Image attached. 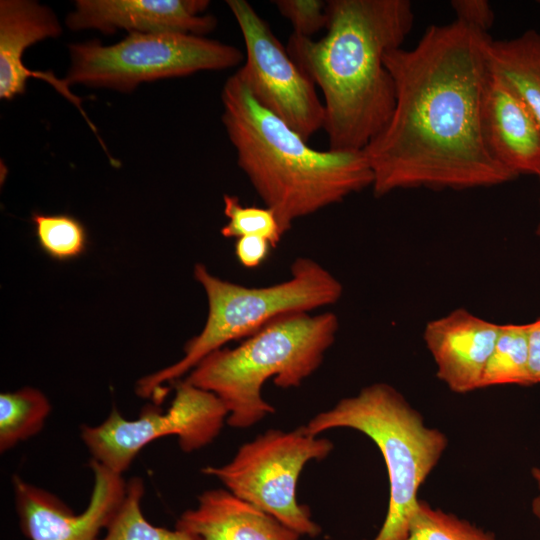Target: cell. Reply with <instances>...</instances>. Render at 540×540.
I'll return each mask as SVG.
<instances>
[{
	"label": "cell",
	"mask_w": 540,
	"mask_h": 540,
	"mask_svg": "<svg viewBox=\"0 0 540 540\" xmlns=\"http://www.w3.org/2000/svg\"><path fill=\"white\" fill-rule=\"evenodd\" d=\"M490 39L455 20L429 26L413 49L385 53L395 107L363 150L375 196L419 187H488L517 177L490 155L482 134Z\"/></svg>",
	"instance_id": "1"
},
{
	"label": "cell",
	"mask_w": 540,
	"mask_h": 540,
	"mask_svg": "<svg viewBox=\"0 0 540 540\" xmlns=\"http://www.w3.org/2000/svg\"><path fill=\"white\" fill-rule=\"evenodd\" d=\"M326 2V35L315 41L292 33L286 48L322 92L328 149L363 151L393 113L384 55L401 47L414 13L408 0Z\"/></svg>",
	"instance_id": "2"
},
{
	"label": "cell",
	"mask_w": 540,
	"mask_h": 540,
	"mask_svg": "<svg viewBox=\"0 0 540 540\" xmlns=\"http://www.w3.org/2000/svg\"><path fill=\"white\" fill-rule=\"evenodd\" d=\"M222 122L237 164L277 217L283 235L294 221L372 186L364 151H320L262 107L234 73L225 82Z\"/></svg>",
	"instance_id": "3"
},
{
	"label": "cell",
	"mask_w": 540,
	"mask_h": 540,
	"mask_svg": "<svg viewBox=\"0 0 540 540\" xmlns=\"http://www.w3.org/2000/svg\"><path fill=\"white\" fill-rule=\"evenodd\" d=\"M339 328L332 312L282 316L235 348H220L203 358L185 379L214 393L228 410L227 423L249 428L274 413L264 400V383L298 387L321 365Z\"/></svg>",
	"instance_id": "4"
},
{
	"label": "cell",
	"mask_w": 540,
	"mask_h": 540,
	"mask_svg": "<svg viewBox=\"0 0 540 540\" xmlns=\"http://www.w3.org/2000/svg\"><path fill=\"white\" fill-rule=\"evenodd\" d=\"M305 427L315 436L334 428H350L376 444L387 469L389 502L373 540H408L419 488L446 450V435L427 426L421 413L398 390L381 382L339 400L312 417Z\"/></svg>",
	"instance_id": "5"
},
{
	"label": "cell",
	"mask_w": 540,
	"mask_h": 540,
	"mask_svg": "<svg viewBox=\"0 0 540 540\" xmlns=\"http://www.w3.org/2000/svg\"><path fill=\"white\" fill-rule=\"evenodd\" d=\"M194 276L207 295V320L202 331L186 343L179 361L138 381L136 393L156 404L167 393L164 384L176 382L226 343L245 339L282 316L330 306L343 293L340 281L308 257L297 258L290 277L270 286L247 287L225 281L200 263L194 268Z\"/></svg>",
	"instance_id": "6"
},
{
	"label": "cell",
	"mask_w": 540,
	"mask_h": 540,
	"mask_svg": "<svg viewBox=\"0 0 540 540\" xmlns=\"http://www.w3.org/2000/svg\"><path fill=\"white\" fill-rule=\"evenodd\" d=\"M71 84L130 92L138 84L239 65L237 47L186 33H129L113 45L93 40L69 45Z\"/></svg>",
	"instance_id": "7"
},
{
	"label": "cell",
	"mask_w": 540,
	"mask_h": 540,
	"mask_svg": "<svg viewBox=\"0 0 540 540\" xmlns=\"http://www.w3.org/2000/svg\"><path fill=\"white\" fill-rule=\"evenodd\" d=\"M332 450L329 439L310 434L305 425L290 431L270 429L241 445L228 463L202 472L301 536L316 537L321 528L310 509L298 503L296 487L304 466Z\"/></svg>",
	"instance_id": "8"
},
{
	"label": "cell",
	"mask_w": 540,
	"mask_h": 540,
	"mask_svg": "<svg viewBox=\"0 0 540 540\" xmlns=\"http://www.w3.org/2000/svg\"><path fill=\"white\" fill-rule=\"evenodd\" d=\"M227 418V408L214 393L184 380L176 382L175 396L165 412L147 406L137 419L129 420L113 408L101 424L82 425L81 438L92 460L122 475L151 442L175 435L180 448L192 452L210 444Z\"/></svg>",
	"instance_id": "9"
},
{
	"label": "cell",
	"mask_w": 540,
	"mask_h": 540,
	"mask_svg": "<svg viewBox=\"0 0 540 540\" xmlns=\"http://www.w3.org/2000/svg\"><path fill=\"white\" fill-rule=\"evenodd\" d=\"M226 3L239 26L246 51L245 63L235 73L262 107L308 141L323 128L325 117L314 81L248 1Z\"/></svg>",
	"instance_id": "10"
},
{
	"label": "cell",
	"mask_w": 540,
	"mask_h": 540,
	"mask_svg": "<svg viewBox=\"0 0 540 540\" xmlns=\"http://www.w3.org/2000/svg\"><path fill=\"white\" fill-rule=\"evenodd\" d=\"M94 475L86 509L74 511L56 495L13 476L16 512L29 540H98L122 503L127 483L100 463H89Z\"/></svg>",
	"instance_id": "11"
},
{
	"label": "cell",
	"mask_w": 540,
	"mask_h": 540,
	"mask_svg": "<svg viewBox=\"0 0 540 540\" xmlns=\"http://www.w3.org/2000/svg\"><path fill=\"white\" fill-rule=\"evenodd\" d=\"M207 0H77L66 17L74 31L94 29L109 34L186 33L203 36L214 30L217 20L202 15Z\"/></svg>",
	"instance_id": "12"
},
{
	"label": "cell",
	"mask_w": 540,
	"mask_h": 540,
	"mask_svg": "<svg viewBox=\"0 0 540 540\" xmlns=\"http://www.w3.org/2000/svg\"><path fill=\"white\" fill-rule=\"evenodd\" d=\"M62 28L55 14L46 6L30 0L0 1V98L11 100L26 91L30 78L41 79L73 103L97 136V129L82 108L65 79L50 71H34L23 64V54L31 45L58 37Z\"/></svg>",
	"instance_id": "13"
},
{
	"label": "cell",
	"mask_w": 540,
	"mask_h": 540,
	"mask_svg": "<svg viewBox=\"0 0 540 540\" xmlns=\"http://www.w3.org/2000/svg\"><path fill=\"white\" fill-rule=\"evenodd\" d=\"M499 331L500 324L462 308L430 321L423 338L436 364L437 377L455 393L480 389Z\"/></svg>",
	"instance_id": "14"
},
{
	"label": "cell",
	"mask_w": 540,
	"mask_h": 540,
	"mask_svg": "<svg viewBox=\"0 0 540 540\" xmlns=\"http://www.w3.org/2000/svg\"><path fill=\"white\" fill-rule=\"evenodd\" d=\"M481 127L490 155L515 175H540V124L526 105L489 72Z\"/></svg>",
	"instance_id": "15"
},
{
	"label": "cell",
	"mask_w": 540,
	"mask_h": 540,
	"mask_svg": "<svg viewBox=\"0 0 540 540\" xmlns=\"http://www.w3.org/2000/svg\"><path fill=\"white\" fill-rule=\"evenodd\" d=\"M175 528L202 540H299L300 534L226 488L204 491Z\"/></svg>",
	"instance_id": "16"
},
{
	"label": "cell",
	"mask_w": 540,
	"mask_h": 540,
	"mask_svg": "<svg viewBox=\"0 0 540 540\" xmlns=\"http://www.w3.org/2000/svg\"><path fill=\"white\" fill-rule=\"evenodd\" d=\"M488 71L502 80L540 124V33L525 31L510 40H489Z\"/></svg>",
	"instance_id": "17"
},
{
	"label": "cell",
	"mask_w": 540,
	"mask_h": 540,
	"mask_svg": "<svg viewBox=\"0 0 540 540\" xmlns=\"http://www.w3.org/2000/svg\"><path fill=\"white\" fill-rule=\"evenodd\" d=\"M51 411L47 397L38 389L24 387L0 394V451L38 434Z\"/></svg>",
	"instance_id": "18"
},
{
	"label": "cell",
	"mask_w": 540,
	"mask_h": 540,
	"mask_svg": "<svg viewBox=\"0 0 540 540\" xmlns=\"http://www.w3.org/2000/svg\"><path fill=\"white\" fill-rule=\"evenodd\" d=\"M528 324L500 325L494 349L482 373L480 388L499 385L530 386Z\"/></svg>",
	"instance_id": "19"
},
{
	"label": "cell",
	"mask_w": 540,
	"mask_h": 540,
	"mask_svg": "<svg viewBox=\"0 0 540 540\" xmlns=\"http://www.w3.org/2000/svg\"><path fill=\"white\" fill-rule=\"evenodd\" d=\"M143 495L142 479H130L122 503L98 540H202L177 528L170 530L150 523L142 512Z\"/></svg>",
	"instance_id": "20"
},
{
	"label": "cell",
	"mask_w": 540,
	"mask_h": 540,
	"mask_svg": "<svg viewBox=\"0 0 540 540\" xmlns=\"http://www.w3.org/2000/svg\"><path fill=\"white\" fill-rule=\"evenodd\" d=\"M35 236L44 253L58 261L75 259L88 243L85 226L69 214H32Z\"/></svg>",
	"instance_id": "21"
},
{
	"label": "cell",
	"mask_w": 540,
	"mask_h": 540,
	"mask_svg": "<svg viewBox=\"0 0 540 540\" xmlns=\"http://www.w3.org/2000/svg\"><path fill=\"white\" fill-rule=\"evenodd\" d=\"M408 540H498L496 536L455 514L419 500Z\"/></svg>",
	"instance_id": "22"
},
{
	"label": "cell",
	"mask_w": 540,
	"mask_h": 540,
	"mask_svg": "<svg viewBox=\"0 0 540 540\" xmlns=\"http://www.w3.org/2000/svg\"><path fill=\"white\" fill-rule=\"evenodd\" d=\"M224 214L228 222L221 228L226 238L258 236L267 239L273 248L283 233L274 211L268 207L243 206L237 196L224 195Z\"/></svg>",
	"instance_id": "23"
},
{
	"label": "cell",
	"mask_w": 540,
	"mask_h": 540,
	"mask_svg": "<svg viewBox=\"0 0 540 540\" xmlns=\"http://www.w3.org/2000/svg\"><path fill=\"white\" fill-rule=\"evenodd\" d=\"M279 13L289 20L293 34L311 38L327 27V2L321 0H275Z\"/></svg>",
	"instance_id": "24"
},
{
	"label": "cell",
	"mask_w": 540,
	"mask_h": 540,
	"mask_svg": "<svg viewBox=\"0 0 540 540\" xmlns=\"http://www.w3.org/2000/svg\"><path fill=\"white\" fill-rule=\"evenodd\" d=\"M451 7L457 21L482 33H487L494 23V12L486 0H453Z\"/></svg>",
	"instance_id": "25"
},
{
	"label": "cell",
	"mask_w": 540,
	"mask_h": 540,
	"mask_svg": "<svg viewBox=\"0 0 540 540\" xmlns=\"http://www.w3.org/2000/svg\"><path fill=\"white\" fill-rule=\"evenodd\" d=\"M273 248L270 242L262 237L247 236L236 239L235 255L245 268H256L261 265Z\"/></svg>",
	"instance_id": "26"
},
{
	"label": "cell",
	"mask_w": 540,
	"mask_h": 540,
	"mask_svg": "<svg viewBox=\"0 0 540 540\" xmlns=\"http://www.w3.org/2000/svg\"><path fill=\"white\" fill-rule=\"evenodd\" d=\"M528 324V367L531 384L540 383V317Z\"/></svg>",
	"instance_id": "27"
},
{
	"label": "cell",
	"mask_w": 540,
	"mask_h": 540,
	"mask_svg": "<svg viewBox=\"0 0 540 540\" xmlns=\"http://www.w3.org/2000/svg\"><path fill=\"white\" fill-rule=\"evenodd\" d=\"M531 475L537 487V494L531 502V511L540 524V467H533L531 469Z\"/></svg>",
	"instance_id": "28"
},
{
	"label": "cell",
	"mask_w": 540,
	"mask_h": 540,
	"mask_svg": "<svg viewBox=\"0 0 540 540\" xmlns=\"http://www.w3.org/2000/svg\"><path fill=\"white\" fill-rule=\"evenodd\" d=\"M538 177H539V180H540V175ZM536 234H537L538 237H540V221H539V223H538V225L536 227Z\"/></svg>",
	"instance_id": "29"
}]
</instances>
